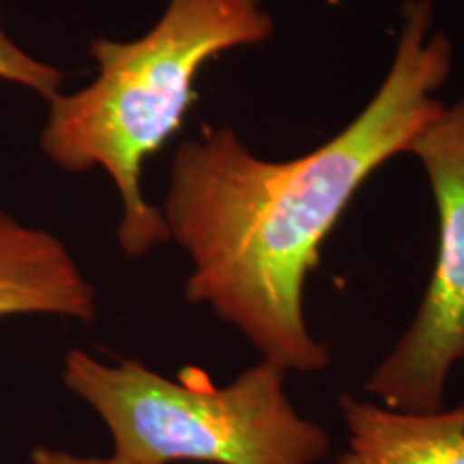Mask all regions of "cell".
<instances>
[{"instance_id": "obj_1", "label": "cell", "mask_w": 464, "mask_h": 464, "mask_svg": "<svg viewBox=\"0 0 464 464\" xmlns=\"http://www.w3.org/2000/svg\"><path fill=\"white\" fill-rule=\"evenodd\" d=\"M451 69L434 5L404 0L390 72L332 140L286 161L256 158L230 127L179 144L161 216L191 263L189 304L211 307L286 372L327 368L332 353L305 323L307 276L359 188L445 108L437 92Z\"/></svg>"}, {"instance_id": "obj_2", "label": "cell", "mask_w": 464, "mask_h": 464, "mask_svg": "<svg viewBox=\"0 0 464 464\" xmlns=\"http://www.w3.org/2000/svg\"><path fill=\"white\" fill-rule=\"evenodd\" d=\"M276 33L263 0H168L155 26L131 42L95 39L97 78L52 97L42 150L67 172L102 168L121 198L119 246L130 258L170 241L161 208L142 194V168L181 130L213 58L258 48Z\"/></svg>"}, {"instance_id": "obj_3", "label": "cell", "mask_w": 464, "mask_h": 464, "mask_svg": "<svg viewBox=\"0 0 464 464\" xmlns=\"http://www.w3.org/2000/svg\"><path fill=\"white\" fill-rule=\"evenodd\" d=\"M286 370L260 359L218 387L188 368L177 381L140 362H100L69 351L67 390L102 417L114 456L136 464H318L329 454L321 423L301 417Z\"/></svg>"}, {"instance_id": "obj_4", "label": "cell", "mask_w": 464, "mask_h": 464, "mask_svg": "<svg viewBox=\"0 0 464 464\" xmlns=\"http://www.w3.org/2000/svg\"><path fill=\"white\" fill-rule=\"evenodd\" d=\"M409 155L420 160L437 205V258L415 318L365 392L387 409L434 413L445 409L451 370L464 363V97L417 133Z\"/></svg>"}, {"instance_id": "obj_5", "label": "cell", "mask_w": 464, "mask_h": 464, "mask_svg": "<svg viewBox=\"0 0 464 464\" xmlns=\"http://www.w3.org/2000/svg\"><path fill=\"white\" fill-rule=\"evenodd\" d=\"M44 314L97 321V295L65 243L0 208V318Z\"/></svg>"}, {"instance_id": "obj_6", "label": "cell", "mask_w": 464, "mask_h": 464, "mask_svg": "<svg viewBox=\"0 0 464 464\" xmlns=\"http://www.w3.org/2000/svg\"><path fill=\"white\" fill-rule=\"evenodd\" d=\"M346 443L335 464H464V404L406 413L342 393Z\"/></svg>"}, {"instance_id": "obj_7", "label": "cell", "mask_w": 464, "mask_h": 464, "mask_svg": "<svg viewBox=\"0 0 464 464\" xmlns=\"http://www.w3.org/2000/svg\"><path fill=\"white\" fill-rule=\"evenodd\" d=\"M0 80L39 92L48 102L61 92L63 86V73L56 67L37 61L11 42L9 34L5 33L3 17H0Z\"/></svg>"}, {"instance_id": "obj_8", "label": "cell", "mask_w": 464, "mask_h": 464, "mask_svg": "<svg viewBox=\"0 0 464 464\" xmlns=\"http://www.w3.org/2000/svg\"><path fill=\"white\" fill-rule=\"evenodd\" d=\"M31 460L33 464H136L114 454L110 458H89V456H75V454H69V451L52 450V448H34Z\"/></svg>"}]
</instances>
